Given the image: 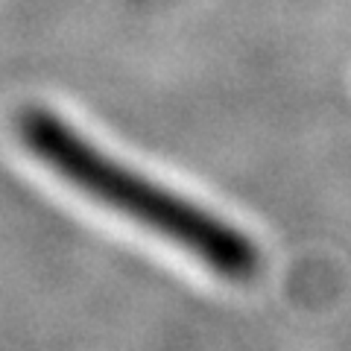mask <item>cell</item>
<instances>
[{
	"instance_id": "1",
	"label": "cell",
	"mask_w": 351,
	"mask_h": 351,
	"mask_svg": "<svg viewBox=\"0 0 351 351\" xmlns=\"http://www.w3.org/2000/svg\"><path fill=\"white\" fill-rule=\"evenodd\" d=\"M18 132L36 156L88 196L100 199L114 211L138 219L156 234L173 240L176 246L193 252L205 267L226 278H252L261 263L258 249L243 232L226 226L199 205L161 191L144 176L126 170L123 164L106 158L88 141L64 126L53 112L27 108L18 114Z\"/></svg>"
}]
</instances>
